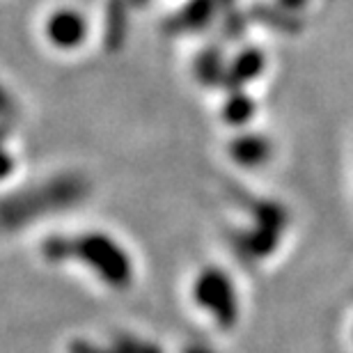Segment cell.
<instances>
[{"label":"cell","mask_w":353,"mask_h":353,"mask_svg":"<svg viewBox=\"0 0 353 353\" xmlns=\"http://www.w3.org/2000/svg\"><path fill=\"white\" fill-rule=\"evenodd\" d=\"M112 347H115L119 353H163L157 344L143 340V337L129 335V333H119L112 337Z\"/></svg>","instance_id":"52a82bcc"},{"label":"cell","mask_w":353,"mask_h":353,"mask_svg":"<svg viewBox=\"0 0 353 353\" xmlns=\"http://www.w3.org/2000/svg\"><path fill=\"white\" fill-rule=\"evenodd\" d=\"M195 301L211 312L221 328H232L239 319V296L232 278L221 268H204L193 287Z\"/></svg>","instance_id":"277c9868"},{"label":"cell","mask_w":353,"mask_h":353,"mask_svg":"<svg viewBox=\"0 0 353 353\" xmlns=\"http://www.w3.org/2000/svg\"><path fill=\"white\" fill-rule=\"evenodd\" d=\"M232 157L241 165H259L268 159V143L262 138L245 136L232 145Z\"/></svg>","instance_id":"8992f818"},{"label":"cell","mask_w":353,"mask_h":353,"mask_svg":"<svg viewBox=\"0 0 353 353\" xmlns=\"http://www.w3.org/2000/svg\"><path fill=\"white\" fill-rule=\"evenodd\" d=\"M287 230V211L280 204L262 202L252 209V228L234 239V248L243 259H262L278 248Z\"/></svg>","instance_id":"3957f363"},{"label":"cell","mask_w":353,"mask_h":353,"mask_svg":"<svg viewBox=\"0 0 353 353\" xmlns=\"http://www.w3.org/2000/svg\"><path fill=\"white\" fill-rule=\"evenodd\" d=\"M186 353H214V351H209V349H200V347H193V349H188Z\"/></svg>","instance_id":"8fae6325"},{"label":"cell","mask_w":353,"mask_h":353,"mask_svg":"<svg viewBox=\"0 0 353 353\" xmlns=\"http://www.w3.org/2000/svg\"><path fill=\"white\" fill-rule=\"evenodd\" d=\"M90 193V183L81 174H60L37 186L19 190L5 200H0V228L19 230L23 225L37 221L41 216H51L58 211L72 209L83 202Z\"/></svg>","instance_id":"7a4b0ae2"},{"label":"cell","mask_w":353,"mask_h":353,"mask_svg":"<svg viewBox=\"0 0 353 353\" xmlns=\"http://www.w3.org/2000/svg\"><path fill=\"white\" fill-rule=\"evenodd\" d=\"M48 262L58 264L65 259H79L92 268L112 289H126L133 282V266L126 250L108 234L90 232L83 236H51L41 245Z\"/></svg>","instance_id":"6da1fadb"},{"label":"cell","mask_w":353,"mask_h":353,"mask_svg":"<svg viewBox=\"0 0 353 353\" xmlns=\"http://www.w3.org/2000/svg\"><path fill=\"white\" fill-rule=\"evenodd\" d=\"M83 34H85V21L74 12H58L48 23V37L62 48L81 44Z\"/></svg>","instance_id":"5b68a950"},{"label":"cell","mask_w":353,"mask_h":353,"mask_svg":"<svg viewBox=\"0 0 353 353\" xmlns=\"http://www.w3.org/2000/svg\"><path fill=\"white\" fill-rule=\"evenodd\" d=\"M69 353H119L115 347H99V344L90 340H74L69 344Z\"/></svg>","instance_id":"ba28073f"},{"label":"cell","mask_w":353,"mask_h":353,"mask_svg":"<svg viewBox=\"0 0 353 353\" xmlns=\"http://www.w3.org/2000/svg\"><path fill=\"white\" fill-rule=\"evenodd\" d=\"M14 115H17V105H14L12 97L7 94L5 88L0 85V122H10V119H14Z\"/></svg>","instance_id":"9c48e42d"},{"label":"cell","mask_w":353,"mask_h":353,"mask_svg":"<svg viewBox=\"0 0 353 353\" xmlns=\"http://www.w3.org/2000/svg\"><path fill=\"white\" fill-rule=\"evenodd\" d=\"M12 168H14V161H12V157H10V152L5 150L3 138H0V179L10 176V174H12Z\"/></svg>","instance_id":"30bf717a"}]
</instances>
